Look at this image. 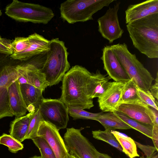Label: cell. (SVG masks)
<instances>
[{"instance_id":"cell-1","label":"cell","mask_w":158,"mask_h":158,"mask_svg":"<svg viewBox=\"0 0 158 158\" xmlns=\"http://www.w3.org/2000/svg\"><path fill=\"white\" fill-rule=\"evenodd\" d=\"M92 73L85 68L75 65L65 73L62 80L60 99L68 107L89 109L94 106L88 95V85Z\"/></svg>"},{"instance_id":"cell-2","label":"cell","mask_w":158,"mask_h":158,"mask_svg":"<svg viewBox=\"0 0 158 158\" xmlns=\"http://www.w3.org/2000/svg\"><path fill=\"white\" fill-rule=\"evenodd\" d=\"M126 27L135 48L150 58H158V14L129 23Z\"/></svg>"},{"instance_id":"cell-3","label":"cell","mask_w":158,"mask_h":158,"mask_svg":"<svg viewBox=\"0 0 158 158\" xmlns=\"http://www.w3.org/2000/svg\"><path fill=\"white\" fill-rule=\"evenodd\" d=\"M49 49L40 69L49 86L56 85L62 80L70 66L68 60V52L64 42L59 38L50 40Z\"/></svg>"},{"instance_id":"cell-4","label":"cell","mask_w":158,"mask_h":158,"mask_svg":"<svg viewBox=\"0 0 158 158\" xmlns=\"http://www.w3.org/2000/svg\"><path fill=\"white\" fill-rule=\"evenodd\" d=\"M118 60L131 79L139 88L149 90L154 80L149 71L131 53L125 43L110 45Z\"/></svg>"},{"instance_id":"cell-5","label":"cell","mask_w":158,"mask_h":158,"mask_svg":"<svg viewBox=\"0 0 158 158\" xmlns=\"http://www.w3.org/2000/svg\"><path fill=\"white\" fill-rule=\"evenodd\" d=\"M115 0H68L60 4L61 18L69 24L93 19V15Z\"/></svg>"},{"instance_id":"cell-6","label":"cell","mask_w":158,"mask_h":158,"mask_svg":"<svg viewBox=\"0 0 158 158\" xmlns=\"http://www.w3.org/2000/svg\"><path fill=\"white\" fill-rule=\"evenodd\" d=\"M5 14L19 22L47 24L54 16L50 8L39 4L13 0L5 8Z\"/></svg>"},{"instance_id":"cell-7","label":"cell","mask_w":158,"mask_h":158,"mask_svg":"<svg viewBox=\"0 0 158 158\" xmlns=\"http://www.w3.org/2000/svg\"><path fill=\"white\" fill-rule=\"evenodd\" d=\"M64 140L68 153L77 158H97V150L81 133L80 129H67Z\"/></svg>"},{"instance_id":"cell-8","label":"cell","mask_w":158,"mask_h":158,"mask_svg":"<svg viewBox=\"0 0 158 158\" xmlns=\"http://www.w3.org/2000/svg\"><path fill=\"white\" fill-rule=\"evenodd\" d=\"M39 110L43 120L53 125L58 130L66 128L69 121L68 108L60 99L44 98Z\"/></svg>"},{"instance_id":"cell-9","label":"cell","mask_w":158,"mask_h":158,"mask_svg":"<svg viewBox=\"0 0 158 158\" xmlns=\"http://www.w3.org/2000/svg\"><path fill=\"white\" fill-rule=\"evenodd\" d=\"M17 65L0 62V119L13 116L9 106L8 89L18 79Z\"/></svg>"},{"instance_id":"cell-10","label":"cell","mask_w":158,"mask_h":158,"mask_svg":"<svg viewBox=\"0 0 158 158\" xmlns=\"http://www.w3.org/2000/svg\"><path fill=\"white\" fill-rule=\"evenodd\" d=\"M120 3L117 2L113 7H109L97 20L98 31L110 44L121 38L124 33L120 26L118 15Z\"/></svg>"},{"instance_id":"cell-11","label":"cell","mask_w":158,"mask_h":158,"mask_svg":"<svg viewBox=\"0 0 158 158\" xmlns=\"http://www.w3.org/2000/svg\"><path fill=\"white\" fill-rule=\"evenodd\" d=\"M37 136L46 141L53 150L56 158H64L69 153L59 130L52 124L44 120L41 121Z\"/></svg>"},{"instance_id":"cell-12","label":"cell","mask_w":158,"mask_h":158,"mask_svg":"<svg viewBox=\"0 0 158 158\" xmlns=\"http://www.w3.org/2000/svg\"><path fill=\"white\" fill-rule=\"evenodd\" d=\"M35 63L30 62L17 65L18 80L19 84H28L43 91L48 83Z\"/></svg>"},{"instance_id":"cell-13","label":"cell","mask_w":158,"mask_h":158,"mask_svg":"<svg viewBox=\"0 0 158 158\" xmlns=\"http://www.w3.org/2000/svg\"><path fill=\"white\" fill-rule=\"evenodd\" d=\"M102 50L101 59L102 61L104 69L110 78L119 82H125L130 80L110 46H104Z\"/></svg>"},{"instance_id":"cell-14","label":"cell","mask_w":158,"mask_h":158,"mask_svg":"<svg viewBox=\"0 0 158 158\" xmlns=\"http://www.w3.org/2000/svg\"><path fill=\"white\" fill-rule=\"evenodd\" d=\"M116 112L134 120L153 126V118L151 107L141 100L128 103H123Z\"/></svg>"},{"instance_id":"cell-15","label":"cell","mask_w":158,"mask_h":158,"mask_svg":"<svg viewBox=\"0 0 158 158\" xmlns=\"http://www.w3.org/2000/svg\"><path fill=\"white\" fill-rule=\"evenodd\" d=\"M125 82L110 81L108 88L98 98L99 106L102 112H115L120 106Z\"/></svg>"},{"instance_id":"cell-16","label":"cell","mask_w":158,"mask_h":158,"mask_svg":"<svg viewBox=\"0 0 158 158\" xmlns=\"http://www.w3.org/2000/svg\"><path fill=\"white\" fill-rule=\"evenodd\" d=\"M28 37L29 42V46L23 51L10 55L13 59L26 61L32 57L44 53L49 50L50 40L41 35L35 33Z\"/></svg>"},{"instance_id":"cell-17","label":"cell","mask_w":158,"mask_h":158,"mask_svg":"<svg viewBox=\"0 0 158 158\" xmlns=\"http://www.w3.org/2000/svg\"><path fill=\"white\" fill-rule=\"evenodd\" d=\"M125 12L127 24L149 15L158 14V0H148L130 5Z\"/></svg>"},{"instance_id":"cell-18","label":"cell","mask_w":158,"mask_h":158,"mask_svg":"<svg viewBox=\"0 0 158 158\" xmlns=\"http://www.w3.org/2000/svg\"><path fill=\"white\" fill-rule=\"evenodd\" d=\"M17 80L14 81L8 89V99L11 111L15 117L25 115L27 110Z\"/></svg>"},{"instance_id":"cell-19","label":"cell","mask_w":158,"mask_h":158,"mask_svg":"<svg viewBox=\"0 0 158 158\" xmlns=\"http://www.w3.org/2000/svg\"><path fill=\"white\" fill-rule=\"evenodd\" d=\"M20 88L27 111L34 112L39 108L44 98L43 91L28 84H20Z\"/></svg>"},{"instance_id":"cell-20","label":"cell","mask_w":158,"mask_h":158,"mask_svg":"<svg viewBox=\"0 0 158 158\" xmlns=\"http://www.w3.org/2000/svg\"><path fill=\"white\" fill-rule=\"evenodd\" d=\"M110 79L108 76L101 74L98 70L95 73H92L88 85L89 97L93 99L100 97L108 88Z\"/></svg>"},{"instance_id":"cell-21","label":"cell","mask_w":158,"mask_h":158,"mask_svg":"<svg viewBox=\"0 0 158 158\" xmlns=\"http://www.w3.org/2000/svg\"><path fill=\"white\" fill-rule=\"evenodd\" d=\"M35 112H30L25 115L16 117L10 123V135L21 143L25 140L30 121Z\"/></svg>"},{"instance_id":"cell-22","label":"cell","mask_w":158,"mask_h":158,"mask_svg":"<svg viewBox=\"0 0 158 158\" xmlns=\"http://www.w3.org/2000/svg\"><path fill=\"white\" fill-rule=\"evenodd\" d=\"M95 120L99 122L106 131L132 129L114 112H102Z\"/></svg>"},{"instance_id":"cell-23","label":"cell","mask_w":158,"mask_h":158,"mask_svg":"<svg viewBox=\"0 0 158 158\" xmlns=\"http://www.w3.org/2000/svg\"><path fill=\"white\" fill-rule=\"evenodd\" d=\"M140 100L137 93V85L132 79L127 81L122 91L120 105L123 103H131Z\"/></svg>"},{"instance_id":"cell-24","label":"cell","mask_w":158,"mask_h":158,"mask_svg":"<svg viewBox=\"0 0 158 158\" xmlns=\"http://www.w3.org/2000/svg\"><path fill=\"white\" fill-rule=\"evenodd\" d=\"M114 113L131 128L139 131L152 139L153 126L134 120L118 112Z\"/></svg>"},{"instance_id":"cell-25","label":"cell","mask_w":158,"mask_h":158,"mask_svg":"<svg viewBox=\"0 0 158 158\" xmlns=\"http://www.w3.org/2000/svg\"><path fill=\"white\" fill-rule=\"evenodd\" d=\"M113 134L122 148L123 152L130 158L139 156L137 152L136 145L133 139L127 135L121 136L115 134Z\"/></svg>"},{"instance_id":"cell-26","label":"cell","mask_w":158,"mask_h":158,"mask_svg":"<svg viewBox=\"0 0 158 158\" xmlns=\"http://www.w3.org/2000/svg\"><path fill=\"white\" fill-rule=\"evenodd\" d=\"M111 131L101 130L92 131L93 137L95 139L104 141L123 152L120 145Z\"/></svg>"},{"instance_id":"cell-27","label":"cell","mask_w":158,"mask_h":158,"mask_svg":"<svg viewBox=\"0 0 158 158\" xmlns=\"http://www.w3.org/2000/svg\"><path fill=\"white\" fill-rule=\"evenodd\" d=\"M31 139L39 149L43 158H56L53 150L44 138L37 136Z\"/></svg>"},{"instance_id":"cell-28","label":"cell","mask_w":158,"mask_h":158,"mask_svg":"<svg viewBox=\"0 0 158 158\" xmlns=\"http://www.w3.org/2000/svg\"><path fill=\"white\" fill-rule=\"evenodd\" d=\"M42 121H43V119L39 108L35 111L32 116L25 139H31L37 136V132L40 123Z\"/></svg>"},{"instance_id":"cell-29","label":"cell","mask_w":158,"mask_h":158,"mask_svg":"<svg viewBox=\"0 0 158 158\" xmlns=\"http://www.w3.org/2000/svg\"><path fill=\"white\" fill-rule=\"evenodd\" d=\"M0 144L7 147L9 150L13 153H16L23 148V145L21 143L10 135L5 133L0 136Z\"/></svg>"},{"instance_id":"cell-30","label":"cell","mask_w":158,"mask_h":158,"mask_svg":"<svg viewBox=\"0 0 158 158\" xmlns=\"http://www.w3.org/2000/svg\"><path fill=\"white\" fill-rule=\"evenodd\" d=\"M69 114L73 119H83L95 120L102 112L95 113L87 111L84 110L72 107H68Z\"/></svg>"},{"instance_id":"cell-31","label":"cell","mask_w":158,"mask_h":158,"mask_svg":"<svg viewBox=\"0 0 158 158\" xmlns=\"http://www.w3.org/2000/svg\"><path fill=\"white\" fill-rule=\"evenodd\" d=\"M137 89L139 97L142 102L158 110L157 100L155 99L149 90H143L137 86Z\"/></svg>"},{"instance_id":"cell-32","label":"cell","mask_w":158,"mask_h":158,"mask_svg":"<svg viewBox=\"0 0 158 158\" xmlns=\"http://www.w3.org/2000/svg\"><path fill=\"white\" fill-rule=\"evenodd\" d=\"M29 44L28 37H17L11 43L13 54L21 52L26 49Z\"/></svg>"},{"instance_id":"cell-33","label":"cell","mask_w":158,"mask_h":158,"mask_svg":"<svg viewBox=\"0 0 158 158\" xmlns=\"http://www.w3.org/2000/svg\"><path fill=\"white\" fill-rule=\"evenodd\" d=\"M10 40L0 37V53L11 55L13 54Z\"/></svg>"},{"instance_id":"cell-34","label":"cell","mask_w":158,"mask_h":158,"mask_svg":"<svg viewBox=\"0 0 158 158\" xmlns=\"http://www.w3.org/2000/svg\"><path fill=\"white\" fill-rule=\"evenodd\" d=\"M134 141L136 146L143 152L146 156L152 154L156 151H158L154 146L142 144L136 141Z\"/></svg>"},{"instance_id":"cell-35","label":"cell","mask_w":158,"mask_h":158,"mask_svg":"<svg viewBox=\"0 0 158 158\" xmlns=\"http://www.w3.org/2000/svg\"><path fill=\"white\" fill-rule=\"evenodd\" d=\"M158 72L156 73V77L155 79L154 84L152 85L149 90L153 97L156 100L158 99Z\"/></svg>"},{"instance_id":"cell-36","label":"cell","mask_w":158,"mask_h":158,"mask_svg":"<svg viewBox=\"0 0 158 158\" xmlns=\"http://www.w3.org/2000/svg\"><path fill=\"white\" fill-rule=\"evenodd\" d=\"M152 139L154 147L158 150V126H153Z\"/></svg>"},{"instance_id":"cell-37","label":"cell","mask_w":158,"mask_h":158,"mask_svg":"<svg viewBox=\"0 0 158 158\" xmlns=\"http://www.w3.org/2000/svg\"><path fill=\"white\" fill-rule=\"evenodd\" d=\"M153 118L154 125L158 126V110L151 107Z\"/></svg>"},{"instance_id":"cell-38","label":"cell","mask_w":158,"mask_h":158,"mask_svg":"<svg viewBox=\"0 0 158 158\" xmlns=\"http://www.w3.org/2000/svg\"><path fill=\"white\" fill-rule=\"evenodd\" d=\"M96 154L97 158H112L108 155L100 153L97 151L96 152Z\"/></svg>"},{"instance_id":"cell-39","label":"cell","mask_w":158,"mask_h":158,"mask_svg":"<svg viewBox=\"0 0 158 158\" xmlns=\"http://www.w3.org/2000/svg\"><path fill=\"white\" fill-rule=\"evenodd\" d=\"M140 158H158V151H156L153 154L150 155L148 156L145 157L144 156H142Z\"/></svg>"},{"instance_id":"cell-40","label":"cell","mask_w":158,"mask_h":158,"mask_svg":"<svg viewBox=\"0 0 158 158\" xmlns=\"http://www.w3.org/2000/svg\"><path fill=\"white\" fill-rule=\"evenodd\" d=\"M64 158H74L73 156H72L69 153L67 155L64 157Z\"/></svg>"},{"instance_id":"cell-41","label":"cell","mask_w":158,"mask_h":158,"mask_svg":"<svg viewBox=\"0 0 158 158\" xmlns=\"http://www.w3.org/2000/svg\"><path fill=\"white\" fill-rule=\"evenodd\" d=\"M29 158H43L41 156H34L33 157H31Z\"/></svg>"},{"instance_id":"cell-42","label":"cell","mask_w":158,"mask_h":158,"mask_svg":"<svg viewBox=\"0 0 158 158\" xmlns=\"http://www.w3.org/2000/svg\"><path fill=\"white\" fill-rule=\"evenodd\" d=\"M2 12L1 10H0V16H1L2 15Z\"/></svg>"},{"instance_id":"cell-43","label":"cell","mask_w":158,"mask_h":158,"mask_svg":"<svg viewBox=\"0 0 158 158\" xmlns=\"http://www.w3.org/2000/svg\"><path fill=\"white\" fill-rule=\"evenodd\" d=\"M73 158H77V157H74V156H73Z\"/></svg>"},{"instance_id":"cell-44","label":"cell","mask_w":158,"mask_h":158,"mask_svg":"<svg viewBox=\"0 0 158 158\" xmlns=\"http://www.w3.org/2000/svg\"><path fill=\"white\" fill-rule=\"evenodd\" d=\"M1 37V36H0V37Z\"/></svg>"}]
</instances>
